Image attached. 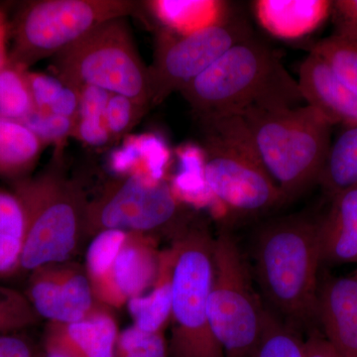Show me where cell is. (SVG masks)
<instances>
[{
  "instance_id": "1",
  "label": "cell",
  "mask_w": 357,
  "mask_h": 357,
  "mask_svg": "<svg viewBox=\"0 0 357 357\" xmlns=\"http://www.w3.org/2000/svg\"><path fill=\"white\" fill-rule=\"evenodd\" d=\"M319 220L295 215L266 223L252 244L251 272L263 304L294 330L317 325Z\"/></svg>"
},
{
  "instance_id": "2",
  "label": "cell",
  "mask_w": 357,
  "mask_h": 357,
  "mask_svg": "<svg viewBox=\"0 0 357 357\" xmlns=\"http://www.w3.org/2000/svg\"><path fill=\"white\" fill-rule=\"evenodd\" d=\"M180 93L201 121L305 102L298 79L276 52L253 36L232 46Z\"/></svg>"
},
{
  "instance_id": "3",
  "label": "cell",
  "mask_w": 357,
  "mask_h": 357,
  "mask_svg": "<svg viewBox=\"0 0 357 357\" xmlns=\"http://www.w3.org/2000/svg\"><path fill=\"white\" fill-rule=\"evenodd\" d=\"M262 166L280 190L284 203L319 183L332 144L333 124L306 105L252 109L238 115Z\"/></svg>"
},
{
  "instance_id": "4",
  "label": "cell",
  "mask_w": 357,
  "mask_h": 357,
  "mask_svg": "<svg viewBox=\"0 0 357 357\" xmlns=\"http://www.w3.org/2000/svg\"><path fill=\"white\" fill-rule=\"evenodd\" d=\"M13 185L25 218L20 273L70 261L84 236L89 201L79 182L68 177L60 156L38 175Z\"/></svg>"
},
{
  "instance_id": "5",
  "label": "cell",
  "mask_w": 357,
  "mask_h": 357,
  "mask_svg": "<svg viewBox=\"0 0 357 357\" xmlns=\"http://www.w3.org/2000/svg\"><path fill=\"white\" fill-rule=\"evenodd\" d=\"M213 241L203 227H185L167 248L172 286L169 357H225L208 312Z\"/></svg>"
},
{
  "instance_id": "6",
  "label": "cell",
  "mask_w": 357,
  "mask_h": 357,
  "mask_svg": "<svg viewBox=\"0 0 357 357\" xmlns=\"http://www.w3.org/2000/svg\"><path fill=\"white\" fill-rule=\"evenodd\" d=\"M206 137L204 180L229 211L255 215L284 204L280 190L256 155L238 115L202 121Z\"/></svg>"
},
{
  "instance_id": "7",
  "label": "cell",
  "mask_w": 357,
  "mask_h": 357,
  "mask_svg": "<svg viewBox=\"0 0 357 357\" xmlns=\"http://www.w3.org/2000/svg\"><path fill=\"white\" fill-rule=\"evenodd\" d=\"M126 20L116 18L98 26L54 56V67L68 86H98L150 109L149 70Z\"/></svg>"
},
{
  "instance_id": "8",
  "label": "cell",
  "mask_w": 357,
  "mask_h": 357,
  "mask_svg": "<svg viewBox=\"0 0 357 357\" xmlns=\"http://www.w3.org/2000/svg\"><path fill=\"white\" fill-rule=\"evenodd\" d=\"M213 266L208 312L213 335L225 357H251L261 338L267 309L250 264L227 230L213 237Z\"/></svg>"
},
{
  "instance_id": "9",
  "label": "cell",
  "mask_w": 357,
  "mask_h": 357,
  "mask_svg": "<svg viewBox=\"0 0 357 357\" xmlns=\"http://www.w3.org/2000/svg\"><path fill=\"white\" fill-rule=\"evenodd\" d=\"M143 3V2H142ZM133 0H40L22 7L13 26L8 62L29 70L107 21L139 11Z\"/></svg>"
},
{
  "instance_id": "10",
  "label": "cell",
  "mask_w": 357,
  "mask_h": 357,
  "mask_svg": "<svg viewBox=\"0 0 357 357\" xmlns=\"http://www.w3.org/2000/svg\"><path fill=\"white\" fill-rule=\"evenodd\" d=\"M182 215L181 202L167 181L142 175L115 178L89 201L84 236L107 229L150 234L173 227Z\"/></svg>"
},
{
  "instance_id": "11",
  "label": "cell",
  "mask_w": 357,
  "mask_h": 357,
  "mask_svg": "<svg viewBox=\"0 0 357 357\" xmlns=\"http://www.w3.org/2000/svg\"><path fill=\"white\" fill-rule=\"evenodd\" d=\"M251 36L248 22L234 16L188 36L162 32L153 64L148 68L152 107L163 102L175 91H182L232 46Z\"/></svg>"
},
{
  "instance_id": "12",
  "label": "cell",
  "mask_w": 357,
  "mask_h": 357,
  "mask_svg": "<svg viewBox=\"0 0 357 357\" xmlns=\"http://www.w3.org/2000/svg\"><path fill=\"white\" fill-rule=\"evenodd\" d=\"M24 294L40 318L48 323L81 321L100 305L86 269L70 261L33 270Z\"/></svg>"
},
{
  "instance_id": "13",
  "label": "cell",
  "mask_w": 357,
  "mask_h": 357,
  "mask_svg": "<svg viewBox=\"0 0 357 357\" xmlns=\"http://www.w3.org/2000/svg\"><path fill=\"white\" fill-rule=\"evenodd\" d=\"M160 257L161 251L153 236L128 232L107 281L96 294V301L119 309L132 298L146 293L158 277Z\"/></svg>"
},
{
  "instance_id": "14",
  "label": "cell",
  "mask_w": 357,
  "mask_h": 357,
  "mask_svg": "<svg viewBox=\"0 0 357 357\" xmlns=\"http://www.w3.org/2000/svg\"><path fill=\"white\" fill-rule=\"evenodd\" d=\"M318 330L340 357H357V277L319 276Z\"/></svg>"
},
{
  "instance_id": "15",
  "label": "cell",
  "mask_w": 357,
  "mask_h": 357,
  "mask_svg": "<svg viewBox=\"0 0 357 357\" xmlns=\"http://www.w3.org/2000/svg\"><path fill=\"white\" fill-rule=\"evenodd\" d=\"M119 333L110 307L100 304L81 321L47 324L43 347L70 357H115Z\"/></svg>"
},
{
  "instance_id": "16",
  "label": "cell",
  "mask_w": 357,
  "mask_h": 357,
  "mask_svg": "<svg viewBox=\"0 0 357 357\" xmlns=\"http://www.w3.org/2000/svg\"><path fill=\"white\" fill-rule=\"evenodd\" d=\"M298 84L305 102L321 112L333 126H356L357 93L340 81L316 54L310 53L301 65Z\"/></svg>"
},
{
  "instance_id": "17",
  "label": "cell",
  "mask_w": 357,
  "mask_h": 357,
  "mask_svg": "<svg viewBox=\"0 0 357 357\" xmlns=\"http://www.w3.org/2000/svg\"><path fill=\"white\" fill-rule=\"evenodd\" d=\"M331 199L318 225L321 266L357 264V187Z\"/></svg>"
},
{
  "instance_id": "18",
  "label": "cell",
  "mask_w": 357,
  "mask_h": 357,
  "mask_svg": "<svg viewBox=\"0 0 357 357\" xmlns=\"http://www.w3.org/2000/svg\"><path fill=\"white\" fill-rule=\"evenodd\" d=\"M328 0H258L256 18L272 36L298 39L311 34L332 13Z\"/></svg>"
},
{
  "instance_id": "19",
  "label": "cell",
  "mask_w": 357,
  "mask_h": 357,
  "mask_svg": "<svg viewBox=\"0 0 357 357\" xmlns=\"http://www.w3.org/2000/svg\"><path fill=\"white\" fill-rule=\"evenodd\" d=\"M145 3L167 31L178 36L208 29L231 16L229 3L218 0H152Z\"/></svg>"
},
{
  "instance_id": "20",
  "label": "cell",
  "mask_w": 357,
  "mask_h": 357,
  "mask_svg": "<svg viewBox=\"0 0 357 357\" xmlns=\"http://www.w3.org/2000/svg\"><path fill=\"white\" fill-rule=\"evenodd\" d=\"M44 147L22 122L0 116V177L13 183L29 177Z\"/></svg>"
},
{
  "instance_id": "21",
  "label": "cell",
  "mask_w": 357,
  "mask_h": 357,
  "mask_svg": "<svg viewBox=\"0 0 357 357\" xmlns=\"http://www.w3.org/2000/svg\"><path fill=\"white\" fill-rule=\"evenodd\" d=\"M133 325L148 333L165 332L172 305L171 264L168 250L161 251L159 274L146 293L126 303Z\"/></svg>"
},
{
  "instance_id": "22",
  "label": "cell",
  "mask_w": 357,
  "mask_h": 357,
  "mask_svg": "<svg viewBox=\"0 0 357 357\" xmlns=\"http://www.w3.org/2000/svg\"><path fill=\"white\" fill-rule=\"evenodd\" d=\"M318 184L331 199L357 187V124L344 128L331 144Z\"/></svg>"
},
{
  "instance_id": "23",
  "label": "cell",
  "mask_w": 357,
  "mask_h": 357,
  "mask_svg": "<svg viewBox=\"0 0 357 357\" xmlns=\"http://www.w3.org/2000/svg\"><path fill=\"white\" fill-rule=\"evenodd\" d=\"M25 236L24 211L13 191L0 189V279L20 273Z\"/></svg>"
},
{
  "instance_id": "24",
  "label": "cell",
  "mask_w": 357,
  "mask_h": 357,
  "mask_svg": "<svg viewBox=\"0 0 357 357\" xmlns=\"http://www.w3.org/2000/svg\"><path fill=\"white\" fill-rule=\"evenodd\" d=\"M81 102L73 137L86 146L100 149L112 144L105 123V110L112 93L98 86H84L79 89Z\"/></svg>"
},
{
  "instance_id": "25",
  "label": "cell",
  "mask_w": 357,
  "mask_h": 357,
  "mask_svg": "<svg viewBox=\"0 0 357 357\" xmlns=\"http://www.w3.org/2000/svg\"><path fill=\"white\" fill-rule=\"evenodd\" d=\"M34 110L28 70L7 63L0 69V116L21 121Z\"/></svg>"
},
{
  "instance_id": "26",
  "label": "cell",
  "mask_w": 357,
  "mask_h": 357,
  "mask_svg": "<svg viewBox=\"0 0 357 357\" xmlns=\"http://www.w3.org/2000/svg\"><path fill=\"white\" fill-rule=\"evenodd\" d=\"M128 232L107 229L98 232L89 244L86 256V274L93 294L98 292L107 281L115 258L123 245Z\"/></svg>"
},
{
  "instance_id": "27",
  "label": "cell",
  "mask_w": 357,
  "mask_h": 357,
  "mask_svg": "<svg viewBox=\"0 0 357 357\" xmlns=\"http://www.w3.org/2000/svg\"><path fill=\"white\" fill-rule=\"evenodd\" d=\"M176 155L180 162V173L171 185L176 198L180 202H192L199 192L211 195L204 180L206 153L204 148L190 143L178 147Z\"/></svg>"
},
{
  "instance_id": "28",
  "label": "cell",
  "mask_w": 357,
  "mask_h": 357,
  "mask_svg": "<svg viewBox=\"0 0 357 357\" xmlns=\"http://www.w3.org/2000/svg\"><path fill=\"white\" fill-rule=\"evenodd\" d=\"M310 53L323 59L337 79L357 93V40L333 34L312 45Z\"/></svg>"
},
{
  "instance_id": "29",
  "label": "cell",
  "mask_w": 357,
  "mask_h": 357,
  "mask_svg": "<svg viewBox=\"0 0 357 357\" xmlns=\"http://www.w3.org/2000/svg\"><path fill=\"white\" fill-rule=\"evenodd\" d=\"M251 357H305V340L267 310L261 338Z\"/></svg>"
},
{
  "instance_id": "30",
  "label": "cell",
  "mask_w": 357,
  "mask_h": 357,
  "mask_svg": "<svg viewBox=\"0 0 357 357\" xmlns=\"http://www.w3.org/2000/svg\"><path fill=\"white\" fill-rule=\"evenodd\" d=\"M40 319L24 293L0 286V335L23 333Z\"/></svg>"
},
{
  "instance_id": "31",
  "label": "cell",
  "mask_w": 357,
  "mask_h": 357,
  "mask_svg": "<svg viewBox=\"0 0 357 357\" xmlns=\"http://www.w3.org/2000/svg\"><path fill=\"white\" fill-rule=\"evenodd\" d=\"M115 357H169L165 332L148 333L128 326L119 333Z\"/></svg>"
},
{
  "instance_id": "32",
  "label": "cell",
  "mask_w": 357,
  "mask_h": 357,
  "mask_svg": "<svg viewBox=\"0 0 357 357\" xmlns=\"http://www.w3.org/2000/svg\"><path fill=\"white\" fill-rule=\"evenodd\" d=\"M148 107L128 96L112 93L105 110V123L112 143L129 135L134 126L147 114Z\"/></svg>"
},
{
  "instance_id": "33",
  "label": "cell",
  "mask_w": 357,
  "mask_h": 357,
  "mask_svg": "<svg viewBox=\"0 0 357 357\" xmlns=\"http://www.w3.org/2000/svg\"><path fill=\"white\" fill-rule=\"evenodd\" d=\"M136 141L140 154V175L156 182L165 181L171 158L166 140L159 134L148 132L136 135Z\"/></svg>"
},
{
  "instance_id": "34",
  "label": "cell",
  "mask_w": 357,
  "mask_h": 357,
  "mask_svg": "<svg viewBox=\"0 0 357 357\" xmlns=\"http://www.w3.org/2000/svg\"><path fill=\"white\" fill-rule=\"evenodd\" d=\"M21 122L38 137L44 146L52 143L63 144L68 137L73 136L76 124V121L69 117L38 110H33Z\"/></svg>"
},
{
  "instance_id": "35",
  "label": "cell",
  "mask_w": 357,
  "mask_h": 357,
  "mask_svg": "<svg viewBox=\"0 0 357 357\" xmlns=\"http://www.w3.org/2000/svg\"><path fill=\"white\" fill-rule=\"evenodd\" d=\"M28 79L31 89L34 110L48 112L51 105L64 91L66 84L60 77L29 70Z\"/></svg>"
},
{
  "instance_id": "36",
  "label": "cell",
  "mask_w": 357,
  "mask_h": 357,
  "mask_svg": "<svg viewBox=\"0 0 357 357\" xmlns=\"http://www.w3.org/2000/svg\"><path fill=\"white\" fill-rule=\"evenodd\" d=\"M333 35L357 40V0H335L332 3Z\"/></svg>"
},
{
  "instance_id": "37",
  "label": "cell",
  "mask_w": 357,
  "mask_h": 357,
  "mask_svg": "<svg viewBox=\"0 0 357 357\" xmlns=\"http://www.w3.org/2000/svg\"><path fill=\"white\" fill-rule=\"evenodd\" d=\"M0 357H44L43 349L23 333L0 335Z\"/></svg>"
},
{
  "instance_id": "38",
  "label": "cell",
  "mask_w": 357,
  "mask_h": 357,
  "mask_svg": "<svg viewBox=\"0 0 357 357\" xmlns=\"http://www.w3.org/2000/svg\"><path fill=\"white\" fill-rule=\"evenodd\" d=\"M79 102H81L79 89L66 84L64 91H62L56 102L51 105L48 112L60 115V116L69 117V119L76 121L77 114H79Z\"/></svg>"
},
{
  "instance_id": "39",
  "label": "cell",
  "mask_w": 357,
  "mask_h": 357,
  "mask_svg": "<svg viewBox=\"0 0 357 357\" xmlns=\"http://www.w3.org/2000/svg\"><path fill=\"white\" fill-rule=\"evenodd\" d=\"M305 357H340L318 328L310 332L305 340Z\"/></svg>"
},
{
  "instance_id": "40",
  "label": "cell",
  "mask_w": 357,
  "mask_h": 357,
  "mask_svg": "<svg viewBox=\"0 0 357 357\" xmlns=\"http://www.w3.org/2000/svg\"><path fill=\"white\" fill-rule=\"evenodd\" d=\"M7 22L0 23V52L7 51V36H8Z\"/></svg>"
},
{
  "instance_id": "41",
  "label": "cell",
  "mask_w": 357,
  "mask_h": 357,
  "mask_svg": "<svg viewBox=\"0 0 357 357\" xmlns=\"http://www.w3.org/2000/svg\"><path fill=\"white\" fill-rule=\"evenodd\" d=\"M43 356L44 357H70L66 356L62 352L55 351V349H48V347H43Z\"/></svg>"
},
{
  "instance_id": "42",
  "label": "cell",
  "mask_w": 357,
  "mask_h": 357,
  "mask_svg": "<svg viewBox=\"0 0 357 357\" xmlns=\"http://www.w3.org/2000/svg\"><path fill=\"white\" fill-rule=\"evenodd\" d=\"M8 60V51L0 52V69L6 64Z\"/></svg>"
},
{
  "instance_id": "43",
  "label": "cell",
  "mask_w": 357,
  "mask_h": 357,
  "mask_svg": "<svg viewBox=\"0 0 357 357\" xmlns=\"http://www.w3.org/2000/svg\"><path fill=\"white\" fill-rule=\"evenodd\" d=\"M3 22H6V15H4V13H2L1 10H0V23Z\"/></svg>"
},
{
  "instance_id": "44",
  "label": "cell",
  "mask_w": 357,
  "mask_h": 357,
  "mask_svg": "<svg viewBox=\"0 0 357 357\" xmlns=\"http://www.w3.org/2000/svg\"><path fill=\"white\" fill-rule=\"evenodd\" d=\"M351 275H354V276L357 277V267H356V269L354 270V273H352Z\"/></svg>"
}]
</instances>
